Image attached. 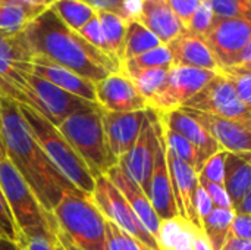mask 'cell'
I'll return each instance as SVG.
<instances>
[{"label":"cell","mask_w":251,"mask_h":250,"mask_svg":"<svg viewBox=\"0 0 251 250\" xmlns=\"http://www.w3.org/2000/svg\"><path fill=\"white\" fill-rule=\"evenodd\" d=\"M24 32L34 56H43L91 83L121 71L116 60L68 28L50 7L37 15Z\"/></svg>","instance_id":"obj_2"},{"label":"cell","mask_w":251,"mask_h":250,"mask_svg":"<svg viewBox=\"0 0 251 250\" xmlns=\"http://www.w3.org/2000/svg\"><path fill=\"white\" fill-rule=\"evenodd\" d=\"M146 115L147 109L135 112H109L101 109L104 141L109 153L116 161L125 156L137 141Z\"/></svg>","instance_id":"obj_14"},{"label":"cell","mask_w":251,"mask_h":250,"mask_svg":"<svg viewBox=\"0 0 251 250\" xmlns=\"http://www.w3.org/2000/svg\"><path fill=\"white\" fill-rule=\"evenodd\" d=\"M157 243L160 250H212L201 227L181 217L160 222Z\"/></svg>","instance_id":"obj_22"},{"label":"cell","mask_w":251,"mask_h":250,"mask_svg":"<svg viewBox=\"0 0 251 250\" xmlns=\"http://www.w3.org/2000/svg\"><path fill=\"white\" fill-rule=\"evenodd\" d=\"M156 116L163 125H166L172 131L187 139L197 149L201 168L212 155L221 150L218 143L210 137V134L204 130V127L181 108L166 113H156Z\"/></svg>","instance_id":"obj_19"},{"label":"cell","mask_w":251,"mask_h":250,"mask_svg":"<svg viewBox=\"0 0 251 250\" xmlns=\"http://www.w3.org/2000/svg\"><path fill=\"white\" fill-rule=\"evenodd\" d=\"M226 150H218L215 155H212L203 165V168L199 171V178L209 181V183H215V184H221L224 186V175H225V156H226Z\"/></svg>","instance_id":"obj_39"},{"label":"cell","mask_w":251,"mask_h":250,"mask_svg":"<svg viewBox=\"0 0 251 250\" xmlns=\"http://www.w3.org/2000/svg\"><path fill=\"white\" fill-rule=\"evenodd\" d=\"M31 74L54 84L56 87L75 94L81 99L90 100L93 103L96 102V87L94 83L79 77L78 74L43 57V56H34L32 65H31Z\"/></svg>","instance_id":"obj_21"},{"label":"cell","mask_w":251,"mask_h":250,"mask_svg":"<svg viewBox=\"0 0 251 250\" xmlns=\"http://www.w3.org/2000/svg\"><path fill=\"white\" fill-rule=\"evenodd\" d=\"M172 56L174 66H188L218 72V63L206 46L203 37L196 35L190 31H184L171 43L166 44Z\"/></svg>","instance_id":"obj_23"},{"label":"cell","mask_w":251,"mask_h":250,"mask_svg":"<svg viewBox=\"0 0 251 250\" xmlns=\"http://www.w3.org/2000/svg\"><path fill=\"white\" fill-rule=\"evenodd\" d=\"M43 10L29 6L22 0H0V31L18 32Z\"/></svg>","instance_id":"obj_26"},{"label":"cell","mask_w":251,"mask_h":250,"mask_svg":"<svg viewBox=\"0 0 251 250\" xmlns=\"http://www.w3.org/2000/svg\"><path fill=\"white\" fill-rule=\"evenodd\" d=\"M96 102L103 111L109 112H135L146 111L147 102L135 88L132 81L119 72L94 83Z\"/></svg>","instance_id":"obj_16"},{"label":"cell","mask_w":251,"mask_h":250,"mask_svg":"<svg viewBox=\"0 0 251 250\" xmlns=\"http://www.w3.org/2000/svg\"><path fill=\"white\" fill-rule=\"evenodd\" d=\"M194 208H196V214H197V217H199V221H201L204 217H207V215L213 211V208H215V205H213V202L210 200L209 194L206 193V190H204L200 184H199L197 192H196Z\"/></svg>","instance_id":"obj_46"},{"label":"cell","mask_w":251,"mask_h":250,"mask_svg":"<svg viewBox=\"0 0 251 250\" xmlns=\"http://www.w3.org/2000/svg\"><path fill=\"white\" fill-rule=\"evenodd\" d=\"M0 187L19 233L26 234L40 228L50 230L54 234L59 231L53 214L40 205L32 190L6 156L0 161Z\"/></svg>","instance_id":"obj_6"},{"label":"cell","mask_w":251,"mask_h":250,"mask_svg":"<svg viewBox=\"0 0 251 250\" xmlns=\"http://www.w3.org/2000/svg\"><path fill=\"white\" fill-rule=\"evenodd\" d=\"M34 53L26 41L25 32L0 31V60L31 71Z\"/></svg>","instance_id":"obj_25"},{"label":"cell","mask_w":251,"mask_h":250,"mask_svg":"<svg viewBox=\"0 0 251 250\" xmlns=\"http://www.w3.org/2000/svg\"><path fill=\"white\" fill-rule=\"evenodd\" d=\"M159 124H160V128H162V134H163V140H165L166 149L174 156H176L182 162H185L190 167H193L196 169V172L199 174V171L201 169V164H200V156H199L197 149L187 139H184L178 133L172 131L171 128L163 125L160 121H159Z\"/></svg>","instance_id":"obj_32"},{"label":"cell","mask_w":251,"mask_h":250,"mask_svg":"<svg viewBox=\"0 0 251 250\" xmlns=\"http://www.w3.org/2000/svg\"><path fill=\"white\" fill-rule=\"evenodd\" d=\"M181 109L204 127L219 149L231 153H251V122L228 119L185 108Z\"/></svg>","instance_id":"obj_15"},{"label":"cell","mask_w":251,"mask_h":250,"mask_svg":"<svg viewBox=\"0 0 251 250\" xmlns=\"http://www.w3.org/2000/svg\"><path fill=\"white\" fill-rule=\"evenodd\" d=\"M0 150L3 152V141H1V131H0ZM4 155V153H3Z\"/></svg>","instance_id":"obj_53"},{"label":"cell","mask_w":251,"mask_h":250,"mask_svg":"<svg viewBox=\"0 0 251 250\" xmlns=\"http://www.w3.org/2000/svg\"><path fill=\"white\" fill-rule=\"evenodd\" d=\"M50 9L68 28L76 32L97 13V10L82 0H56Z\"/></svg>","instance_id":"obj_29"},{"label":"cell","mask_w":251,"mask_h":250,"mask_svg":"<svg viewBox=\"0 0 251 250\" xmlns=\"http://www.w3.org/2000/svg\"><path fill=\"white\" fill-rule=\"evenodd\" d=\"M203 40L212 52L219 69L251 66L250 21L243 18L213 16Z\"/></svg>","instance_id":"obj_7"},{"label":"cell","mask_w":251,"mask_h":250,"mask_svg":"<svg viewBox=\"0 0 251 250\" xmlns=\"http://www.w3.org/2000/svg\"><path fill=\"white\" fill-rule=\"evenodd\" d=\"M156 125H157L156 113L151 109H147V115L137 141L134 143L131 150L118 161V165L122 168V171L144 193H147L149 189V181L153 169L154 152L157 144Z\"/></svg>","instance_id":"obj_12"},{"label":"cell","mask_w":251,"mask_h":250,"mask_svg":"<svg viewBox=\"0 0 251 250\" xmlns=\"http://www.w3.org/2000/svg\"><path fill=\"white\" fill-rule=\"evenodd\" d=\"M90 4L94 10H104L112 12L124 19H135L140 0H82Z\"/></svg>","instance_id":"obj_38"},{"label":"cell","mask_w":251,"mask_h":250,"mask_svg":"<svg viewBox=\"0 0 251 250\" xmlns=\"http://www.w3.org/2000/svg\"><path fill=\"white\" fill-rule=\"evenodd\" d=\"M182 108L228 119L251 122V106H247L238 97L231 81L221 72H216V75L196 96L184 103Z\"/></svg>","instance_id":"obj_10"},{"label":"cell","mask_w":251,"mask_h":250,"mask_svg":"<svg viewBox=\"0 0 251 250\" xmlns=\"http://www.w3.org/2000/svg\"><path fill=\"white\" fill-rule=\"evenodd\" d=\"M106 250H151L104 218Z\"/></svg>","instance_id":"obj_34"},{"label":"cell","mask_w":251,"mask_h":250,"mask_svg":"<svg viewBox=\"0 0 251 250\" xmlns=\"http://www.w3.org/2000/svg\"><path fill=\"white\" fill-rule=\"evenodd\" d=\"M199 184L206 190V193L209 194V197L213 202L215 208L232 209V202H231V199H229V196H228L224 186L209 183V181H204V180H200V178H199Z\"/></svg>","instance_id":"obj_44"},{"label":"cell","mask_w":251,"mask_h":250,"mask_svg":"<svg viewBox=\"0 0 251 250\" xmlns=\"http://www.w3.org/2000/svg\"><path fill=\"white\" fill-rule=\"evenodd\" d=\"M56 239H57V242L65 248V250H81V249H78L71 240H69V237L59 228V231L56 233Z\"/></svg>","instance_id":"obj_49"},{"label":"cell","mask_w":251,"mask_h":250,"mask_svg":"<svg viewBox=\"0 0 251 250\" xmlns=\"http://www.w3.org/2000/svg\"><path fill=\"white\" fill-rule=\"evenodd\" d=\"M221 250H251V242L228 237V240L225 242Z\"/></svg>","instance_id":"obj_47"},{"label":"cell","mask_w":251,"mask_h":250,"mask_svg":"<svg viewBox=\"0 0 251 250\" xmlns=\"http://www.w3.org/2000/svg\"><path fill=\"white\" fill-rule=\"evenodd\" d=\"M213 16L215 15H213L207 0H203L201 4L199 6V9L196 10V13L193 15V18H191V21H190V24H188V27L185 29L196 34V35L203 37L207 32V29H209V27H210V24L213 21Z\"/></svg>","instance_id":"obj_41"},{"label":"cell","mask_w":251,"mask_h":250,"mask_svg":"<svg viewBox=\"0 0 251 250\" xmlns=\"http://www.w3.org/2000/svg\"><path fill=\"white\" fill-rule=\"evenodd\" d=\"M56 250H65V248H63V246H62L59 242H57V245H56Z\"/></svg>","instance_id":"obj_52"},{"label":"cell","mask_w":251,"mask_h":250,"mask_svg":"<svg viewBox=\"0 0 251 250\" xmlns=\"http://www.w3.org/2000/svg\"><path fill=\"white\" fill-rule=\"evenodd\" d=\"M215 16L251 19V0H207Z\"/></svg>","instance_id":"obj_36"},{"label":"cell","mask_w":251,"mask_h":250,"mask_svg":"<svg viewBox=\"0 0 251 250\" xmlns=\"http://www.w3.org/2000/svg\"><path fill=\"white\" fill-rule=\"evenodd\" d=\"M172 56L166 44H160L154 49H150L132 59L125 60L121 65V69H149V68H172Z\"/></svg>","instance_id":"obj_33"},{"label":"cell","mask_w":251,"mask_h":250,"mask_svg":"<svg viewBox=\"0 0 251 250\" xmlns=\"http://www.w3.org/2000/svg\"><path fill=\"white\" fill-rule=\"evenodd\" d=\"M165 1L169 4V7L174 10V13L178 16V19L187 28L193 15L196 13V10L199 9V6L201 4L203 0H165Z\"/></svg>","instance_id":"obj_43"},{"label":"cell","mask_w":251,"mask_h":250,"mask_svg":"<svg viewBox=\"0 0 251 250\" xmlns=\"http://www.w3.org/2000/svg\"><path fill=\"white\" fill-rule=\"evenodd\" d=\"M0 131L4 156L47 212L51 214L66 193L88 197L71 184L50 162L32 137L18 103L7 97H0Z\"/></svg>","instance_id":"obj_1"},{"label":"cell","mask_w":251,"mask_h":250,"mask_svg":"<svg viewBox=\"0 0 251 250\" xmlns=\"http://www.w3.org/2000/svg\"><path fill=\"white\" fill-rule=\"evenodd\" d=\"M3 158H4V155H3V152H1V150H0V161H1V159H3Z\"/></svg>","instance_id":"obj_54"},{"label":"cell","mask_w":251,"mask_h":250,"mask_svg":"<svg viewBox=\"0 0 251 250\" xmlns=\"http://www.w3.org/2000/svg\"><path fill=\"white\" fill-rule=\"evenodd\" d=\"M162 43L157 40V37L153 32H150L141 22H138L137 19L126 21L124 38V62Z\"/></svg>","instance_id":"obj_28"},{"label":"cell","mask_w":251,"mask_h":250,"mask_svg":"<svg viewBox=\"0 0 251 250\" xmlns=\"http://www.w3.org/2000/svg\"><path fill=\"white\" fill-rule=\"evenodd\" d=\"M166 68H149V69H121L122 74H125L135 88L140 91V94L149 102L163 85L166 75Z\"/></svg>","instance_id":"obj_31"},{"label":"cell","mask_w":251,"mask_h":250,"mask_svg":"<svg viewBox=\"0 0 251 250\" xmlns=\"http://www.w3.org/2000/svg\"><path fill=\"white\" fill-rule=\"evenodd\" d=\"M165 150H166V162H168L169 177L172 183L174 197L178 206L179 217L200 227V221L194 208L196 192L199 187V174L193 167L174 156L166 149V144H165Z\"/></svg>","instance_id":"obj_17"},{"label":"cell","mask_w":251,"mask_h":250,"mask_svg":"<svg viewBox=\"0 0 251 250\" xmlns=\"http://www.w3.org/2000/svg\"><path fill=\"white\" fill-rule=\"evenodd\" d=\"M235 217L234 209L213 208V211L200 221V227L212 250H221L229 236L231 222Z\"/></svg>","instance_id":"obj_27"},{"label":"cell","mask_w":251,"mask_h":250,"mask_svg":"<svg viewBox=\"0 0 251 250\" xmlns=\"http://www.w3.org/2000/svg\"><path fill=\"white\" fill-rule=\"evenodd\" d=\"M7 239L16 243L19 237V230L13 221L12 212L7 206V202L4 199V194L0 187V239Z\"/></svg>","instance_id":"obj_42"},{"label":"cell","mask_w":251,"mask_h":250,"mask_svg":"<svg viewBox=\"0 0 251 250\" xmlns=\"http://www.w3.org/2000/svg\"><path fill=\"white\" fill-rule=\"evenodd\" d=\"M228 237H234V239H240V240H249L251 239V220L247 215H237L234 217L232 222H231V228H229V236Z\"/></svg>","instance_id":"obj_45"},{"label":"cell","mask_w":251,"mask_h":250,"mask_svg":"<svg viewBox=\"0 0 251 250\" xmlns=\"http://www.w3.org/2000/svg\"><path fill=\"white\" fill-rule=\"evenodd\" d=\"M26 83L29 87L31 108L38 111L54 127L60 125L68 116L79 111L99 106L97 103L71 94L31 72L26 74Z\"/></svg>","instance_id":"obj_11"},{"label":"cell","mask_w":251,"mask_h":250,"mask_svg":"<svg viewBox=\"0 0 251 250\" xmlns=\"http://www.w3.org/2000/svg\"><path fill=\"white\" fill-rule=\"evenodd\" d=\"M18 108L32 137L46 153V156L50 159V162L71 184H74L81 193L90 197L94 190L96 178L91 175L84 161L62 136L57 127H54L38 111L28 105L18 103Z\"/></svg>","instance_id":"obj_3"},{"label":"cell","mask_w":251,"mask_h":250,"mask_svg":"<svg viewBox=\"0 0 251 250\" xmlns=\"http://www.w3.org/2000/svg\"><path fill=\"white\" fill-rule=\"evenodd\" d=\"M93 203L101 212V215L128 233L131 237L141 242L151 250H160L157 240L149 233V230L138 220L126 199L121 192L109 181L106 175H99L94 180V190L90 196Z\"/></svg>","instance_id":"obj_8"},{"label":"cell","mask_w":251,"mask_h":250,"mask_svg":"<svg viewBox=\"0 0 251 250\" xmlns=\"http://www.w3.org/2000/svg\"><path fill=\"white\" fill-rule=\"evenodd\" d=\"M156 133H157V144H156L149 189H147L146 194H147L154 212L157 214L159 220L165 221V220L179 217V212H178V206H176V202L174 197L172 183H171L168 162H166L165 140H163V134H162L159 121L156 125Z\"/></svg>","instance_id":"obj_13"},{"label":"cell","mask_w":251,"mask_h":250,"mask_svg":"<svg viewBox=\"0 0 251 250\" xmlns=\"http://www.w3.org/2000/svg\"><path fill=\"white\" fill-rule=\"evenodd\" d=\"M0 250H22L21 246L12 240H7V239H0Z\"/></svg>","instance_id":"obj_51"},{"label":"cell","mask_w":251,"mask_h":250,"mask_svg":"<svg viewBox=\"0 0 251 250\" xmlns=\"http://www.w3.org/2000/svg\"><path fill=\"white\" fill-rule=\"evenodd\" d=\"M218 72H221L224 77H226L231 81L238 97L247 106H251V66L222 68Z\"/></svg>","instance_id":"obj_35"},{"label":"cell","mask_w":251,"mask_h":250,"mask_svg":"<svg viewBox=\"0 0 251 250\" xmlns=\"http://www.w3.org/2000/svg\"><path fill=\"white\" fill-rule=\"evenodd\" d=\"M224 187L234 209V206L251 192V153H226Z\"/></svg>","instance_id":"obj_24"},{"label":"cell","mask_w":251,"mask_h":250,"mask_svg":"<svg viewBox=\"0 0 251 250\" xmlns=\"http://www.w3.org/2000/svg\"><path fill=\"white\" fill-rule=\"evenodd\" d=\"M97 19L100 22V27L103 29L106 43L113 55V57L122 65L124 62V38H125V29H126V19L122 16L112 13V12H104V10H97Z\"/></svg>","instance_id":"obj_30"},{"label":"cell","mask_w":251,"mask_h":250,"mask_svg":"<svg viewBox=\"0 0 251 250\" xmlns=\"http://www.w3.org/2000/svg\"><path fill=\"white\" fill-rule=\"evenodd\" d=\"M16 243L22 250H56L57 239L50 230L40 228L26 234L19 233Z\"/></svg>","instance_id":"obj_37"},{"label":"cell","mask_w":251,"mask_h":250,"mask_svg":"<svg viewBox=\"0 0 251 250\" xmlns=\"http://www.w3.org/2000/svg\"><path fill=\"white\" fill-rule=\"evenodd\" d=\"M57 130L84 161L91 175H104L118 161L109 153L101 125V109L94 106L68 116Z\"/></svg>","instance_id":"obj_4"},{"label":"cell","mask_w":251,"mask_h":250,"mask_svg":"<svg viewBox=\"0 0 251 250\" xmlns=\"http://www.w3.org/2000/svg\"><path fill=\"white\" fill-rule=\"evenodd\" d=\"M135 19L153 32L162 44L171 43L185 31L184 24L165 0H140Z\"/></svg>","instance_id":"obj_18"},{"label":"cell","mask_w":251,"mask_h":250,"mask_svg":"<svg viewBox=\"0 0 251 250\" xmlns=\"http://www.w3.org/2000/svg\"><path fill=\"white\" fill-rule=\"evenodd\" d=\"M78 34H79L85 41H88L91 46H94L96 49H99L100 52H103L104 55H107L109 57H112L113 60H116V59L113 57V55H112V52H110L107 43H106V38H104L103 29H101V27H100V22H99V19H97V15H96L93 19H90V21L78 31ZM116 62H118V60H116ZM118 63H119V62H118ZM119 65H121V63H119Z\"/></svg>","instance_id":"obj_40"},{"label":"cell","mask_w":251,"mask_h":250,"mask_svg":"<svg viewBox=\"0 0 251 250\" xmlns=\"http://www.w3.org/2000/svg\"><path fill=\"white\" fill-rule=\"evenodd\" d=\"M234 212L237 215H247L250 217L251 214V192H249L235 206H234Z\"/></svg>","instance_id":"obj_48"},{"label":"cell","mask_w":251,"mask_h":250,"mask_svg":"<svg viewBox=\"0 0 251 250\" xmlns=\"http://www.w3.org/2000/svg\"><path fill=\"white\" fill-rule=\"evenodd\" d=\"M216 72L188 66H172L160 90L147 102V108L154 113H166L179 109L196 96Z\"/></svg>","instance_id":"obj_9"},{"label":"cell","mask_w":251,"mask_h":250,"mask_svg":"<svg viewBox=\"0 0 251 250\" xmlns=\"http://www.w3.org/2000/svg\"><path fill=\"white\" fill-rule=\"evenodd\" d=\"M51 214L78 249L106 250L104 217L90 197L66 193Z\"/></svg>","instance_id":"obj_5"},{"label":"cell","mask_w":251,"mask_h":250,"mask_svg":"<svg viewBox=\"0 0 251 250\" xmlns=\"http://www.w3.org/2000/svg\"><path fill=\"white\" fill-rule=\"evenodd\" d=\"M25 3H28L29 6L35 7V9H40V10H46L49 9L56 0H22Z\"/></svg>","instance_id":"obj_50"},{"label":"cell","mask_w":251,"mask_h":250,"mask_svg":"<svg viewBox=\"0 0 251 250\" xmlns=\"http://www.w3.org/2000/svg\"><path fill=\"white\" fill-rule=\"evenodd\" d=\"M109 181L121 192V194L126 199L138 220L143 222V225L149 230V233L157 240L159 230H160V220L157 214L154 212L147 194L122 171L119 165L112 167L106 174H104Z\"/></svg>","instance_id":"obj_20"}]
</instances>
